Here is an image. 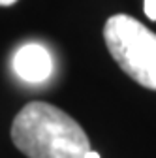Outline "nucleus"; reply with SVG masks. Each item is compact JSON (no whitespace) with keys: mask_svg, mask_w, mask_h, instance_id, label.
<instances>
[{"mask_svg":"<svg viewBox=\"0 0 156 158\" xmlns=\"http://www.w3.org/2000/svg\"><path fill=\"white\" fill-rule=\"evenodd\" d=\"M11 141L28 158H85L90 151L81 124L47 102H30L17 113Z\"/></svg>","mask_w":156,"mask_h":158,"instance_id":"nucleus-1","label":"nucleus"},{"mask_svg":"<svg viewBox=\"0 0 156 158\" xmlns=\"http://www.w3.org/2000/svg\"><path fill=\"white\" fill-rule=\"evenodd\" d=\"M107 51L119 68L138 85L156 90V34L124 13L109 17L104 27Z\"/></svg>","mask_w":156,"mask_h":158,"instance_id":"nucleus-2","label":"nucleus"},{"mask_svg":"<svg viewBox=\"0 0 156 158\" xmlns=\"http://www.w3.org/2000/svg\"><path fill=\"white\" fill-rule=\"evenodd\" d=\"M13 70L17 77L27 83H43L53 72L51 55L40 44H27L17 49L13 56Z\"/></svg>","mask_w":156,"mask_h":158,"instance_id":"nucleus-3","label":"nucleus"},{"mask_svg":"<svg viewBox=\"0 0 156 158\" xmlns=\"http://www.w3.org/2000/svg\"><path fill=\"white\" fill-rule=\"evenodd\" d=\"M143 10H145V15L150 19V21H156V0H145Z\"/></svg>","mask_w":156,"mask_h":158,"instance_id":"nucleus-4","label":"nucleus"},{"mask_svg":"<svg viewBox=\"0 0 156 158\" xmlns=\"http://www.w3.org/2000/svg\"><path fill=\"white\" fill-rule=\"evenodd\" d=\"M85 158H100V154L96 152V151H92V149H90V151L87 152V156H85Z\"/></svg>","mask_w":156,"mask_h":158,"instance_id":"nucleus-5","label":"nucleus"},{"mask_svg":"<svg viewBox=\"0 0 156 158\" xmlns=\"http://www.w3.org/2000/svg\"><path fill=\"white\" fill-rule=\"evenodd\" d=\"M15 2H17V0H0V6H11Z\"/></svg>","mask_w":156,"mask_h":158,"instance_id":"nucleus-6","label":"nucleus"}]
</instances>
